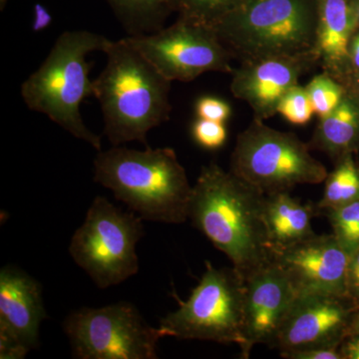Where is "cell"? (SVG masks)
Wrapping results in <instances>:
<instances>
[{
	"label": "cell",
	"mask_w": 359,
	"mask_h": 359,
	"mask_svg": "<svg viewBox=\"0 0 359 359\" xmlns=\"http://www.w3.org/2000/svg\"><path fill=\"white\" fill-rule=\"evenodd\" d=\"M266 194L216 163L201 170L189 219L244 280L273 261L264 221Z\"/></svg>",
	"instance_id": "1"
},
{
	"label": "cell",
	"mask_w": 359,
	"mask_h": 359,
	"mask_svg": "<svg viewBox=\"0 0 359 359\" xmlns=\"http://www.w3.org/2000/svg\"><path fill=\"white\" fill-rule=\"evenodd\" d=\"M318 0H243L212 26L233 59L316 53Z\"/></svg>",
	"instance_id": "5"
},
{
	"label": "cell",
	"mask_w": 359,
	"mask_h": 359,
	"mask_svg": "<svg viewBox=\"0 0 359 359\" xmlns=\"http://www.w3.org/2000/svg\"><path fill=\"white\" fill-rule=\"evenodd\" d=\"M349 62L351 72L359 73V28L354 33L349 44Z\"/></svg>",
	"instance_id": "31"
},
{
	"label": "cell",
	"mask_w": 359,
	"mask_h": 359,
	"mask_svg": "<svg viewBox=\"0 0 359 359\" xmlns=\"http://www.w3.org/2000/svg\"><path fill=\"white\" fill-rule=\"evenodd\" d=\"M355 332H359V306L355 314H354L353 325H351V334H355Z\"/></svg>",
	"instance_id": "33"
},
{
	"label": "cell",
	"mask_w": 359,
	"mask_h": 359,
	"mask_svg": "<svg viewBox=\"0 0 359 359\" xmlns=\"http://www.w3.org/2000/svg\"><path fill=\"white\" fill-rule=\"evenodd\" d=\"M243 0H171L179 18L212 27Z\"/></svg>",
	"instance_id": "21"
},
{
	"label": "cell",
	"mask_w": 359,
	"mask_h": 359,
	"mask_svg": "<svg viewBox=\"0 0 359 359\" xmlns=\"http://www.w3.org/2000/svg\"><path fill=\"white\" fill-rule=\"evenodd\" d=\"M94 181L143 219L182 224L189 219L193 186L174 149L113 146L100 151Z\"/></svg>",
	"instance_id": "3"
},
{
	"label": "cell",
	"mask_w": 359,
	"mask_h": 359,
	"mask_svg": "<svg viewBox=\"0 0 359 359\" xmlns=\"http://www.w3.org/2000/svg\"><path fill=\"white\" fill-rule=\"evenodd\" d=\"M179 308L160 320L163 337L245 344V280L235 269H217L205 262V271L187 301L175 294Z\"/></svg>",
	"instance_id": "7"
},
{
	"label": "cell",
	"mask_w": 359,
	"mask_h": 359,
	"mask_svg": "<svg viewBox=\"0 0 359 359\" xmlns=\"http://www.w3.org/2000/svg\"><path fill=\"white\" fill-rule=\"evenodd\" d=\"M353 155L340 158L334 171L327 174L320 209L327 211L359 201V166Z\"/></svg>",
	"instance_id": "20"
},
{
	"label": "cell",
	"mask_w": 359,
	"mask_h": 359,
	"mask_svg": "<svg viewBox=\"0 0 359 359\" xmlns=\"http://www.w3.org/2000/svg\"><path fill=\"white\" fill-rule=\"evenodd\" d=\"M278 114L292 125L308 124L316 112L306 87L297 84L290 89L278 104Z\"/></svg>",
	"instance_id": "24"
},
{
	"label": "cell",
	"mask_w": 359,
	"mask_h": 359,
	"mask_svg": "<svg viewBox=\"0 0 359 359\" xmlns=\"http://www.w3.org/2000/svg\"><path fill=\"white\" fill-rule=\"evenodd\" d=\"M32 13V29L33 32H43L47 28L50 27L53 18L43 4H35Z\"/></svg>",
	"instance_id": "29"
},
{
	"label": "cell",
	"mask_w": 359,
	"mask_h": 359,
	"mask_svg": "<svg viewBox=\"0 0 359 359\" xmlns=\"http://www.w3.org/2000/svg\"><path fill=\"white\" fill-rule=\"evenodd\" d=\"M63 330L79 359H156L163 337L128 302L72 311Z\"/></svg>",
	"instance_id": "9"
},
{
	"label": "cell",
	"mask_w": 359,
	"mask_h": 359,
	"mask_svg": "<svg viewBox=\"0 0 359 359\" xmlns=\"http://www.w3.org/2000/svg\"><path fill=\"white\" fill-rule=\"evenodd\" d=\"M313 215L311 205L302 204L290 192L266 195L264 221L273 257L316 235L311 226Z\"/></svg>",
	"instance_id": "17"
},
{
	"label": "cell",
	"mask_w": 359,
	"mask_h": 359,
	"mask_svg": "<svg viewBox=\"0 0 359 359\" xmlns=\"http://www.w3.org/2000/svg\"><path fill=\"white\" fill-rule=\"evenodd\" d=\"M125 39L172 82H191L207 72H233V56L214 28L195 21L179 18L159 32Z\"/></svg>",
	"instance_id": "10"
},
{
	"label": "cell",
	"mask_w": 359,
	"mask_h": 359,
	"mask_svg": "<svg viewBox=\"0 0 359 359\" xmlns=\"http://www.w3.org/2000/svg\"><path fill=\"white\" fill-rule=\"evenodd\" d=\"M47 318L40 283L25 271H0V358L22 359L39 344V328Z\"/></svg>",
	"instance_id": "12"
},
{
	"label": "cell",
	"mask_w": 359,
	"mask_h": 359,
	"mask_svg": "<svg viewBox=\"0 0 359 359\" xmlns=\"http://www.w3.org/2000/svg\"><path fill=\"white\" fill-rule=\"evenodd\" d=\"M192 134L200 146L209 150L221 148L228 136L224 123L210 121L201 118L194 122Z\"/></svg>",
	"instance_id": "25"
},
{
	"label": "cell",
	"mask_w": 359,
	"mask_h": 359,
	"mask_svg": "<svg viewBox=\"0 0 359 359\" xmlns=\"http://www.w3.org/2000/svg\"><path fill=\"white\" fill-rule=\"evenodd\" d=\"M297 297L289 276L273 261L245 280V344L241 358H249L257 344L273 346Z\"/></svg>",
	"instance_id": "13"
},
{
	"label": "cell",
	"mask_w": 359,
	"mask_h": 359,
	"mask_svg": "<svg viewBox=\"0 0 359 359\" xmlns=\"http://www.w3.org/2000/svg\"><path fill=\"white\" fill-rule=\"evenodd\" d=\"M316 66H320L316 53L241 63L231 73V91L236 98L249 104L254 118L264 121L278 113L283 97Z\"/></svg>",
	"instance_id": "14"
},
{
	"label": "cell",
	"mask_w": 359,
	"mask_h": 359,
	"mask_svg": "<svg viewBox=\"0 0 359 359\" xmlns=\"http://www.w3.org/2000/svg\"><path fill=\"white\" fill-rule=\"evenodd\" d=\"M309 147L339 160L359 149V101L347 93L337 109L320 118Z\"/></svg>",
	"instance_id": "18"
},
{
	"label": "cell",
	"mask_w": 359,
	"mask_h": 359,
	"mask_svg": "<svg viewBox=\"0 0 359 359\" xmlns=\"http://www.w3.org/2000/svg\"><path fill=\"white\" fill-rule=\"evenodd\" d=\"M289 359H342L339 347H311L282 354Z\"/></svg>",
	"instance_id": "28"
},
{
	"label": "cell",
	"mask_w": 359,
	"mask_h": 359,
	"mask_svg": "<svg viewBox=\"0 0 359 359\" xmlns=\"http://www.w3.org/2000/svg\"><path fill=\"white\" fill-rule=\"evenodd\" d=\"M142 219L101 196L90 205L68 250L99 289L119 285L138 273L136 247L144 235Z\"/></svg>",
	"instance_id": "8"
},
{
	"label": "cell",
	"mask_w": 359,
	"mask_h": 359,
	"mask_svg": "<svg viewBox=\"0 0 359 359\" xmlns=\"http://www.w3.org/2000/svg\"><path fill=\"white\" fill-rule=\"evenodd\" d=\"M342 359H359V332L351 334L340 344Z\"/></svg>",
	"instance_id": "30"
},
{
	"label": "cell",
	"mask_w": 359,
	"mask_h": 359,
	"mask_svg": "<svg viewBox=\"0 0 359 359\" xmlns=\"http://www.w3.org/2000/svg\"><path fill=\"white\" fill-rule=\"evenodd\" d=\"M351 2H353L354 13H355L356 20H358L359 28V0H351Z\"/></svg>",
	"instance_id": "34"
},
{
	"label": "cell",
	"mask_w": 359,
	"mask_h": 359,
	"mask_svg": "<svg viewBox=\"0 0 359 359\" xmlns=\"http://www.w3.org/2000/svg\"><path fill=\"white\" fill-rule=\"evenodd\" d=\"M304 87L320 119L337 109L346 94V87L325 71L316 75Z\"/></svg>",
	"instance_id": "22"
},
{
	"label": "cell",
	"mask_w": 359,
	"mask_h": 359,
	"mask_svg": "<svg viewBox=\"0 0 359 359\" xmlns=\"http://www.w3.org/2000/svg\"><path fill=\"white\" fill-rule=\"evenodd\" d=\"M111 40L88 30H72L59 35L39 69L21 85L20 93L30 110L46 115L74 138L101 151L100 137L82 118L80 106L94 97V80L90 79L92 52H104Z\"/></svg>",
	"instance_id": "4"
},
{
	"label": "cell",
	"mask_w": 359,
	"mask_h": 359,
	"mask_svg": "<svg viewBox=\"0 0 359 359\" xmlns=\"http://www.w3.org/2000/svg\"><path fill=\"white\" fill-rule=\"evenodd\" d=\"M104 53L105 67L94 79L104 133L112 146L133 141L147 146L149 132L169 120L172 81L126 39L111 40Z\"/></svg>",
	"instance_id": "2"
},
{
	"label": "cell",
	"mask_w": 359,
	"mask_h": 359,
	"mask_svg": "<svg viewBox=\"0 0 359 359\" xmlns=\"http://www.w3.org/2000/svg\"><path fill=\"white\" fill-rule=\"evenodd\" d=\"M316 52L320 66L337 81L351 74L349 44L358 29L351 0H318Z\"/></svg>",
	"instance_id": "16"
},
{
	"label": "cell",
	"mask_w": 359,
	"mask_h": 359,
	"mask_svg": "<svg viewBox=\"0 0 359 359\" xmlns=\"http://www.w3.org/2000/svg\"><path fill=\"white\" fill-rule=\"evenodd\" d=\"M346 297L359 306V248L351 252L346 271Z\"/></svg>",
	"instance_id": "27"
},
{
	"label": "cell",
	"mask_w": 359,
	"mask_h": 359,
	"mask_svg": "<svg viewBox=\"0 0 359 359\" xmlns=\"http://www.w3.org/2000/svg\"><path fill=\"white\" fill-rule=\"evenodd\" d=\"M231 171L266 195L323 183L328 174L325 165L311 154L309 144L256 118L238 134Z\"/></svg>",
	"instance_id": "6"
},
{
	"label": "cell",
	"mask_w": 359,
	"mask_h": 359,
	"mask_svg": "<svg viewBox=\"0 0 359 359\" xmlns=\"http://www.w3.org/2000/svg\"><path fill=\"white\" fill-rule=\"evenodd\" d=\"M346 297L299 294L271 347L282 354L311 347H339L358 311Z\"/></svg>",
	"instance_id": "11"
},
{
	"label": "cell",
	"mask_w": 359,
	"mask_h": 359,
	"mask_svg": "<svg viewBox=\"0 0 359 359\" xmlns=\"http://www.w3.org/2000/svg\"><path fill=\"white\" fill-rule=\"evenodd\" d=\"M327 212L332 233L351 255L359 248V201Z\"/></svg>",
	"instance_id": "23"
},
{
	"label": "cell",
	"mask_w": 359,
	"mask_h": 359,
	"mask_svg": "<svg viewBox=\"0 0 359 359\" xmlns=\"http://www.w3.org/2000/svg\"><path fill=\"white\" fill-rule=\"evenodd\" d=\"M339 82L346 87L347 93L351 94L359 101V73L351 72Z\"/></svg>",
	"instance_id": "32"
},
{
	"label": "cell",
	"mask_w": 359,
	"mask_h": 359,
	"mask_svg": "<svg viewBox=\"0 0 359 359\" xmlns=\"http://www.w3.org/2000/svg\"><path fill=\"white\" fill-rule=\"evenodd\" d=\"M195 109L198 118L210 121L224 123L231 115V106L226 101L212 96L201 97Z\"/></svg>",
	"instance_id": "26"
},
{
	"label": "cell",
	"mask_w": 359,
	"mask_h": 359,
	"mask_svg": "<svg viewBox=\"0 0 359 359\" xmlns=\"http://www.w3.org/2000/svg\"><path fill=\"white\" fill-rule=\"evenodd\" d=\"M351 255L337 237L314 235L273 257L289 276L299 294L346 297V271Z\"/></svg>",
	"instance_id": "15"
},
{
	"label": "cell",
	"mask_w": 359,
	"mask_h": 359,
	"mask_svg": "<svg viewBox=\"0 0 359 359\" xmlns=\"http://www.w3.org/2000/svg\"><path fill=\"white\" fill-rule=\"evenodd\" d=\"M9 0H0V11H4L6 8V4H8Z\"/></svg>",
	"instance_id": "35"
},
{
	"label": "cell",
	"mask_w": 359,
	"mask_h": 359,
	"mask_svg": "<svg viewBox=\"0 0 359 359\" xmlns=\"http://www.w3.org/2000/svg\"><path fill=\"white\" fill-rule=\"evenodd\" d=\"M129 36L151 34L164 28L173 11L171 0H108Z\"/></svg>",
	"instance_id": "19"
}]
</instances>
